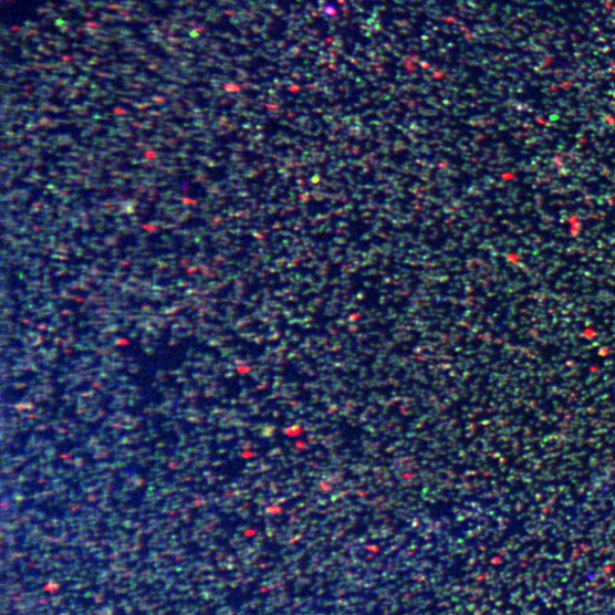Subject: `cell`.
<instances>
[{"mask_svg": "<svg viewBox=\"0 0 615 615\" xmlns=\"http://www.w3.org/2000/svg\"><path fill=\"white\" fill-rule=\"evenodd\" d=\"M612 615H615V607H614V609H613V613H612Z\"/></svg>", "mask_w": 615, "mask_h": 615, "instance_id": "6da1fadb", "label": "cell"}]
</instances>
